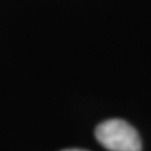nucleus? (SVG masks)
<instances>
[{"mask_svg":"<svg viewBox=\"0 0 151 151\" xmlns=\"http://www.w3.org/2000/svg\"><path fill=\"white\" fill-rule=\"evenodd\" d=\"M96 139L110 151H141V139L134 127L124 120H107L97 126Z\"/></svg>","mask_w":151,"mask_h":151,"instance_id":"nucleus-1","label":"nucleus"},{"mask_svg":"<svg viewBox=\"0 0 151 151\" xmlns=\"http://www.w3.org/2000/svg\"><path fill=\"white\" fill-rule=\"evenodd\" d=\"M63 151H87V150H81V149H68V150H63Z\"/></svg>","mask_w":151,"mask_h":151,"instance_id":"nucleus-2","label":"nucleus"}]
</instances>
